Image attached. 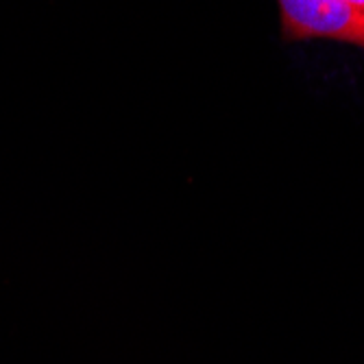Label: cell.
<instances>
[{
    "label": "cell",
    "mask_w": 364,
    "mask_h": 364,
    "mask_svg": "<svg viewBox=\"0 0 364 364\" xmlns=\"http://www.w3.org/2000/svg\"><path fill=\"white\" fill-rule=\"evenodd\" d=\"M282 40H332L364 50V16L345 0H277Z\"/></svg>",
    "instance_id": "cell-1"
},
{
    "label": "cell",
    "mask_w": 364,
    "mask_h": 364,
    "mask_svg": "<svg viewBox=\"0 0 364 364\" xmlns=\"http://www.w3.org/2000/svg\"><path fill=\"white\" fill-rule=\"evenodd\" d=\"M345 3H349L355 11H360L364 16V0H345Z\"/></svg>",
    "instance_id": "cell-2"
}]
</instances>
